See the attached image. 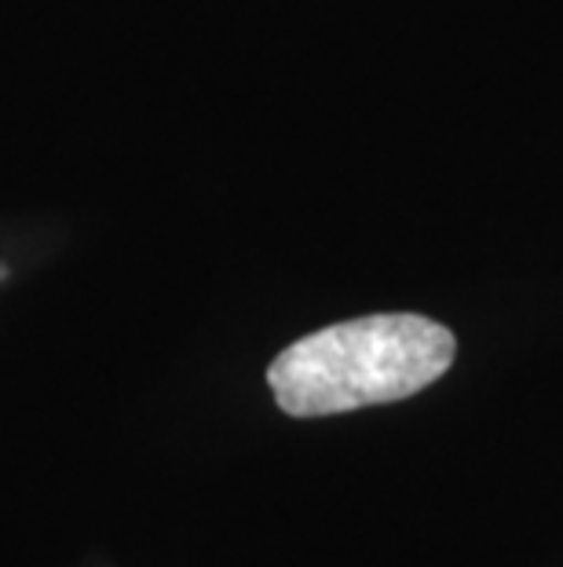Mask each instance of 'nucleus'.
Returning a JSON list of instances; mask_svg holds the SVG:
<instances>
[{"instance_id": "1", "label": "nucleus", "mask_w": 563, "mask_h": 567, "mask_svg": "<svg viewBox=\"0 0 563 567\" xmlns=\"http://www.w3.org/2000/svg\"><path fill=\"white\" fill-rule=\"evenodd\" d=\"M453 355L458 341L436 319L410 311L363 316L282 348L268 384L290 417H326L410 400L450 370Z\"/></svg>"}]
</instances>
